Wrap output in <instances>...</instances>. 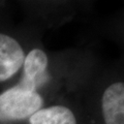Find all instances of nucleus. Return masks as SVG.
Listing matches in <instances>:
<instances>
[{
    "instance_id": "7ed1b4c3",
    "label": "nucleus",
    "mask_w": 124,
    "mask_h": 124,
    "mask_svg": "<svg viewBox=\"0 0 124 124\" xmlns=\"http://www.w3.org/2000/svg\"><path fill=\"white\" fill-rule=\"evenodd\" d=\"M51 81L52 76L50 72L48 54L37 46L30 49L26 53L17 84L30 90L42 93V90Z\"/></svg>"
},
{
    "instance_id": "39448f33",
    "label": "nucleus",
    "mask_w": 124,
    "mask_h": 124,
    "mask_svg": "<svg viewBox=\"0 0 124 124\" xmlns=\"http://www.w3.org/2000/svg\"><path fill=\"white\" fill-rule=\"evenodd\" d=\"M28 124H78V118L69 107L53 103L40 108L27 120Z\"/></svg>"
},
{
    "instance_id": "f03ea898",
    "label": "nucleus",
    "mask_w": 124,
    "mask_h": 124,
    "mask_svg": "<svg viewBox=\"0 0 124 124\" xmlns=\"http://www.w3.org/2000/svg\"><path fill=\"white\" fill-rule=\"evenodd\" d=\"M95 124H124V79L111 80L95 100Z\"/></svg>"
},
{
    "instance_id": "20e7f679",
    "label": "nucleus",
    "mask_w": 124,
    "mask_h": 124,
    "mask_svg": "<svg viewBox=\"0 0 124 124\" xmlns=\"http://www.w3.org/2000/svg\"><path fill=\"white\" fill-rule=\"evenodd\" d=\"M26 53L22 42L14 34L0 29V85L20 73Z\"/></svg>"
},
{
    "instance_id": "f257e3e1",
    "label": "nucleus",
    "mask_w": 124,
    "mask_h": 124,
    "mask_svg": "<svg viewBox=\"0 0 124 124\" xmlns=\"http://www.w3.org/2000/svg\"><path fill=\"white\" fill-rule=\"evenodd\" d=\"M46 107L42 93L14 84L0 91V124L27 121Z\"/></svg>"
}]
</instances>
